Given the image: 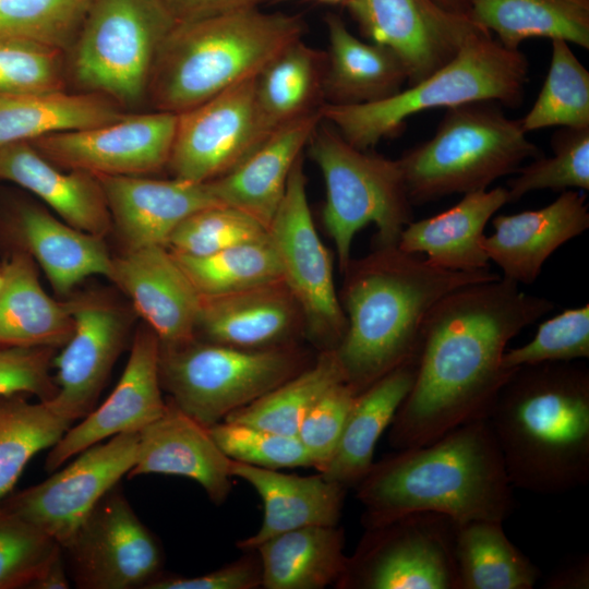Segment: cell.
<instances>
[{
  "label": "cell",
  "instance_id": "cell-1",
  "mask_svg": "<svg viewBox=\"0 0 589 589\" xmlns=\"http://www.w3.org/2000/svg\"><path fill=\"white\" fill-rule=\"evenodd\" d=\"M555 308L500 277L443 297L424 320L413 384L389 428L395 449L421 446L486 418L515 372L503 366L507 344Z\"/></svg>",
  "mask_w": 589,
  "mask_h": 589
},
{
  "label": "cell",
  "instance_id": "cell-13",
  "mask_svg": "<svg viewBox=\"0 0 589 589\" xmlns=\"http://www.w3.org/2000/svg\"><path fill=\"white\" fill-rule=\"evenodd\" d=\"M81 589H145L160 576L163 551L128 498L113 486L61 546Z\"/></svg>",
  "mask_w": 589,
  "mask_h": 589
},
{
  "label": "cell",
  "instance_id": "cell-8",
  "mask_svg": "<svg viewBox=\"0 0 589 589\" xmlns=\"http://www.w3.org/2000/svg\"><path fill=\"white\" fill-rule=\"evenodd\" d=\"M308 145L324 179L323 223L340 269L345 272L350 262L354 235L369 224L377 228L378 247L397 245L412 221L399 161L354 147L329 123L318 124Z\"/></svg>",
  "mask_w": 589,
  "mask_h": 589
},
{
  "label": "cell",
  "instance_id": "cell-37",
  "mask_svg": "<svg viewBox=\"0 0 589 589\" xmlns=\"http://www.w3.org/2000/svg\"><path fill=\"white\" fill-rule=\"evenodd\" d=\"M503 521L456 522L455 558L458 589H532L539 568L514 545Z\"/></svg>",
  "mask_w": 589,
  "mask_h": 589
},
{
  "label": "cell",
  "instance_id": "cell-49",
  "mask_svg": "<svg viewBox=\"0 0 589 589\" xmlns=\"http://www.w3.org/2000/svg\"><path fill=\"white\" fill-rule=\"evenodd\" d=\"M61 52L0 43V95L63 89Z\"/></svg>",
  "mask_w": 589,
  "mask_h": 589
},
{
  "label": "cell",
  "instance_id": "cell-33",
  "mask_svg": "<svg viewBox=\"0 0 589 589\" xmlns=\"http://www.w3.org/2000/svg\"><path fill=\"white\" fill-rule=\"evenodd\" d=\"M344 532L337 526H308L277 534L261 543L262 587L321 589L340 580L348 557Z\"/></svg>",
  "mask_w": 589,
  "mask_h": 589
},
{
  "label": "cell",
  "instance_id": "cell-48",
  "mask_svg": "<svg viewBox=\"0 0 589 589\" xmlns=\"http://www.w3.org/2000/svg\"><path fill=\"white\" fill-rule=\"evenodd\" d=\"M358 393L342 381L329 387L304 416L297 437L312 467L322 472L330 461Z\"/></svg>",
  "mask_w": 589,
  "mask_h": 589
},
{
  "label": "cell",
  "instance_id": "cell-40",
  "mask_svg": "<svg viewBox=\"0 0 589 589\" xmlns=\"http://www.w3.org/2000/svg\"><path fill=\"white\" fill-rule=\"evenodd\" d=\"M172 254L202 298L233 293L283 279L268 236L203 256Z\"/></svg>",
  "mask_w": 589,
  "mask_h": 589
},
{
  "label": "cell",
  "instance_id": "cell-51",
  "mask_svg": "<svg viewBox=\"0 0 589 589\" xmlns=\"http://www.w3.org/2000/svg\"><path fill=\"white\" fill-rule=\"evenodd\" d=\"M262 586L260 557L249 555L196 577L159 576L145 589H253Z\"/></svg>",
  "mask_w": 589,
  "mask_h": 589
},
{
  "label": "cell",
  "instance_id": "cell-27",
  "mask_svg": "<svg viewBox=\"0 0 589 589\" xmlns=\"http://www.w3.org/2000/svg\"><path fill=\"white\" fill-rule=\"evenodd\" d=\"M509 203L506 188L464 194L450 208L432 217L410 221L397 247L408 253L425 254L432 265L449 271L476 272L489 268L482 248L484 228L491 217Z\"/></svg>",
  "mask_w": 589,
  "mask_h": 589
},
{
  "label": "cell",
  "instance_id": "cell-57",
  "mask_svg": "<svg viewBox=\"0 0 589 589\" xmlns=\"http://www.w3.org/2000/svg\"><path fill=\"white\" fill-rule=\"evenodd\" d=\"M1 283H2V272H1V268H0V286H1Z\"/></svg>",
  "mask_w": 589,
  "mask_h": 589
},
{
  "label": "cell",
  "instance_id": "cell-3",
  "mask_svg": "<svg viewBox=\"0 0 589 589\" xmlns=\"http://www.w3.org/2000/svg\"><path fill=\"white\" fill-rule=\"evenodd\" d=\"M397 450L374 462L357 485L366 528L417 512L456 522L504 521L512 513L514 488L486 418Z\"/></svg>",
  "mask_w": 589,
  "mask_h": 589
},
{
  "label": "cell",
  "instance_id": "cell-32",
  "mask_svg": "<svg viewBox=\"0 0 589 589\" xmlns=\"http://www.w3.org/2000/svg\"><path fill=\"white\" fill-rule=\"evenodd\" d=\"M417 356L360 392L337 448L320 472L345 489L357 486L373 466L376 444L390 425L414 381Z\"/></svg>",
  "mask_w": 589,
  "mask_h": 589
},
{
  "label": "cell",
  "instance_id": "cell-20",
  "mask_svg": "<svg viewBox=\"0 0 589 589\" xmlns=\"http://www.w3.org/2000/svg\"><path fill=\"white\" fill-rule=\"evenodd\" d=\"M110 280L129 296L161 347L194 339L202 297L165 245L130 249L113 259Z\"/></svg>",
  "mask_w": 589,
  "mask_h": 589
},
{
  "label": "cell",
  "instance_id": "cell-35",
  "mask_svg": "<svg viewBox=\"0 0 589 589\" xmlns=\"http://www.w3.org/2000/svg\"><path fill=\"white\" fill-rule=\"evenodd\" d=\"M326 55L298 39L255 76L262 120L273 135L281 128L320 112L324 101Z\"/></svg>",
  "mask_w": 589,
  "mask_h": 589
},
{
  "label": "cell",
  "instance_id": "cell-39",
  "mask_svg": "<svg viewBox=\"0 0 589 589\" xmlns=\"http://www.w3.org/2000/svg\"><path fill=\"white\" fill-rule=\"evenodd\" d=\"M342 381L345 376L335 350H324L311 366L224 420L297 436L312 406L329 387Z\"/></svg>",
  "mask_w": 589,
  "mask_h": 589
},
{
  "label": "cell",
  "instance_id": "cell-7",
  "mask_svg": "<svg viewBox=\"0 0 589 589\" xmlns=\"http://www.w3.org/2000/svg\"><path fill=\"white\" fill-rule=\"evenodd\" d=\"M446 109L435 134L398 159L411 204L486 190L541 156L521 121L507 118L496 101Z\"/></svg>",
  "mask_w": 589,
  "mask_h": 589
},
{
  "label": "cell",
  "instance_id": "cell-46",
  "mask_svg": "<svg viewBox=\"0 0 589 589\" xmlns=\"http://www.w3.org/2000/svg\"><path fill=\"white\" fill-rule=\"evenodd\" d=\"M207 430L221 452L233 461L276 470L312 467L297 436L226 420Z\"/></svg>",
  "mask_w": 589,
  "mask_h": 589
},
{
  "label": "cell",
  "instance_id": "cell-26",
  "mask_svg": "<svg viewBox=\"0 0 589 589\" xmlns=\"http://www.w3.org/2000/svg\"><path fill=\"white\" fill-rule=\"evenodd\" d=\"M321 120L320 110L281 128L233 170L207 181L215 200L268 228L285 195L291 169Z\"/></svg>",
  "mask_w": 589,
  "mask_h": 589
},
{
  "label": "cell",
  "instance_id": "cell-22",
  "mask_svg": "<svg viewBox=\"0 0 589 589\" xmlns=\"http://www.w3.org/2000/svg\"><path fill=\"white\" fill-rule=\"evenodd\" d=\"M96 176V175H95ZM110 216L128 250L165 245L191 214L219 204L207 182L139 176H96Z\"/></svg>",
  "mask_w": 589,
  "mask_h": 589
},
{
  "label": "cell",
  "instance_id": "cell-54",
  "mask_svg": "<svg viewBox=\"0 0 589 589\" xmlns=\"http://www.w3.org/2000/svg\"><path fill=\"white\" fill-rule=\"evenodd\" d=\"M71 579L68 573L62 548L47 564L39 576L31 585L33 589H68Z\"/></svg>",
  "mask_w": 589,
  "mask_h": 589
},
{
  "label": "cell",
  "instance_id": "cell-2",
  "mask_svg": "<svg viewBox=\"0 0 589 589\" xmlns=\"http://www.w3.org/2000/svg\"><path fill=\"white\" fill-rule=\"evenodd\" d=\"M341 294L347 327L334 349L345 381L359 394L417 356L431 309L447 293L500 276L449 271L397 245L350 260Z\"/></svg>",
  "mask_w": 589,
  "mask_h": 589
},
{
  "label": "cell",
  "instance_id": "cell-34",
  "mask_svg": "<svg viewBox=\"0 0 589 589\" xmlns=\"http://www.w3.org/2000/svg\"><path fill=\"white\" fill-rule=\"evenodd\" d=\"M125 115L103 95L63 89L0 95V147L111 123Z\"/></svg>",
  "mask_w": 589,
  "mask_h": 589
},
{
  "label": "cell",
  "instance_id": "cell-52",
  "mask_svg": "<svg viewBox=\"0 0 589 589\" xmlns=\"http://www.w3.org/2000/svg\"><path fill=\"white\" fill-rule=\"evenodd\" d=\"M267 0H160L176 22H188L229 12L255 9Z\"/></svg>",
  "mask_w": 589,
  "mask_h": 589
},
{
  "label": "cell",
  "instance_id": "cell-42",
  "mask_svg": "<svg viewBox=\"0 0 589 589\" xmlns=\"http://www.w3.org/2000/svg\"><path fill=\"white\" fill-rule=\"evenodd\" d=\"M92 0H0V43L62 52L81 29Z\"/></svg>",
  "mask_w": 589,
  "mask_h": 589
},
{
  "label": "cell",
  "instance_id": "cell-24",
  "mask_svg": "<svg viewBox=\"0 0 589 589\" xmlns=\"http://www.w3.org/2000/svg\"><path fill=\"white\" fill-rule=\"evenodd\" d=\"M300 315L298 302L281 279L202 298L196 330L214 344L251 350L276 348L285 346Z\"/></svg>",
  "mask_w": 589,
  "mask_h": 589
},
{
  "label": "cell",
  "instance_id": "cell-5",
  "mask_svg": "<svg viewBox=\"0 0 589 589\" xmlns=\"http://www.w3.org/2000/svg\"><path fill=\"white\" fill-rule=\"evenodd\" d=\"M304 29L299 15L259 8L176 22L158 50L147 92L158 111L181 113L256 76Z\"/></svg>",
  "mask_w": 589,
  "mask_h": 589
},
{
  "label": "cell",
  "instance_id": "cell-4",
  "mask_svg": "<svg viewBox=\"0 0 589 589\" xmlns=\"http://www.w3.org/2000/svg\"><path fill=\"white\" fill-rule=\"evenodd\" d=\"M486 419L513 488L561 494L589 481V370L551 362L516 369Z\"/></svg>",
  "mask_w": 589,
  "mask_h": 589
},
{
  "label": "cell",
  "instance_id": "cell-16",
  "mask_svg": "<svg viewBox=\"0 0 589 589\" xmlns=\"http://www.w3.org/2000/svg\"><path fill=\"white\" fill-rule=\"evenodd\" d=\"M350 16L370 43L402 61L410 85L449 62L482 27L436 0H347Z\"/></svg>",
  "mask_w": 589,
  "mask_h": 589
},
{
  "label": "cell",
  "instance_id": "cell-53",
  "mask_svg": "<svg viewBox=\"0 0 589 589\" xmlns=\"http://www.w3.org/2000/svg\"><path fill=\"white\" fill-rule=\"evenodd\" d=\"M546 589H588L589 556L581 554L556 567L543 581Z\"/></svg>",
  "mask_w": 589,
  "mask_h": 589
},
{
  "label": "cell",
  "instance_id": "cell-21",
  "mask_svg": "<svg viewBox=\"0 0 589 589\" xmlns=\"http://www.w3.org/2000/svg\"><path fill=\"white\" fill-rule=\"evenodd\" d=\"M494 232L482 239V248L503 272V277L532 284L545 261L561 245L589 227L586 196L566 190L551 204L534 211L493 218Z\"/></svg>",
  "mask_w": 589,
  "mask_h": 589
},
{
  "label": "cell",
  "instance_id": "cell-29",
  "mask_svg": "<svg viewBox=\"0 0 589 589\" xmlns=\"http://www.w3.org/2000/svg\"><path fill=\"white\" fill-rule=\"evenodd\" d=\"M11 218L22 249L39 263L56 292L68 293L92 275L111 278L113 259L103 237L62 223L29 203H17Z\"/></svg>",
  "mask_w": 589,
  "mask_h": 589
},
{
  "label": "cell",
  "instance_id": "cell-12",
  "mask_svg": "<svg viewBox=\"0 0 589 589\" xmlns=\"http://www.w3.org/2000/svg\"><path fill=\"white\" fill-rule=\"evenodd\" d=\"M267 236L310 336L326 346L325 350L335 349L346 332L347 320L335 289L332 256L310 211L302 155L291 169Z\"/></svg>",
  "mask_w": 589,
  "mask_h": 589
},
{
  "label": "cell",
  "instance_id": "cell-45",
  "mask_svg": "<svg viewBox=\"0 0 589 589\" xmlns=\"http://www.w3.org/2000/svg\"><path fill=\"white\" fill-rule=\"evenodd\" d=\"M61 545L0 503V589L29 588Z\"/></svg>",
  "mask_w": 589,
  "mask_h": 589
},
{
  "label": "cell",
  "instance_id": "cell-19",
  "mask_svg": "<svg viewBox=\"0 0 589 589\" xmlns=\"http://www.w3.org/2000/svg\"><path fill=\"white\" fill-rule=\"evenodd\" d=\"M73 333L53 358L58 392L53 407L73 422L95 407L128 334V320L118 308L98 299L68 302Z\"/></svg>",
  "mask_w": 589,
  "mask_h": 589
},
{
  "label": "cell",
  "instance_id": "cell-43",
  "mask_svg": "<svg viewBox=\"0 0 589 589\" xmlns=\"http://www.w3.org/2000/svg\"><path fill=\"white\" fill-rule=\"evenodd\" d=\"M553 155L520 167L507 183L509 203L537 190H589V128H562L552 140Z\"/></svg>",
  "mask_w": 589,
  "mask_h": 589
},
{
  "label": "cell",
  "instance_id": "cell-14",
  "mask_svg": "<svg viewBox=\"0 0 589 589\" xmlns=\"http://www.w3.org/2000/svg\"><path fill=\"white\" fill-rule=\"evenodd\" d=\"M271 136L253 76L178 113L168 166L173 178L207 182L233 170Z\"/></svg>",
  "mask_w": 589,
  "mask_h": 589
},
{
  "label": "cell",
  "instance_id": "cell-41",
  "mask_svg": "<svg viewBox=\"0 0 589 589\" xmlns=\"http://www.w3.org/2000/svg\"><path fill=\"white\" fill-rule=\"evenodd\" d=\"M545 81L520 119L526 133L549 127L589 128V72L562 39H553Z\"/></svg>",
  "mask_w": 589,
  "mask_h": 589
},
{
  "label": "cell",
  "instance_id": "cell-36",
  "mask_svg": "<svg viewBox=\"0 0 589 589\" xmlns=\"http://www.w3.org/2000/svg\"><path fill=\"white\" fill-rule=\"evenodd\" d=\"M468 16L508 49L531 37L589 48V0H468Z\"/></svg>",
  "mask_w": 589,
  "mask_h": 589
},
{
  "label": "cell",
  "instance_id": "cell-44",
  "mask_svg": "<svg viewBox=\"0 0 589 589\" xmlns=\"http://www.w3.org/2000/svg\"><path fill=\"white\" fill-rule=\"evenodd\" d=\"M266 237L267 228L255 218L227 205H214L183 219L166 248L177 254L203 256Z\"/></svg>",
  "mask_w": 589,
  "mask_h": 589
},
{
  "label": "cell",
  "instance_id": "cell-30",
  "mask_svg": "<svg viewBox=\"0 0 589 589\" xmlns=\"http://www.w3.org/2000/svg\"><path fill=\"white\" fill-rule=\"evenodd\" d=\"M325 23L328 36L324 74L325 104H370L401 91L408 81V73L393 50L359 39L335 14H328Z\"/></svg>",
  "mask_w": 589,
  "mask_h": 589
},
{
  "label": "cell",
  "instance_id": "cell-11",
  "mask_svg": "<svg viewBox=\"0 0 589 589\" xmlns=\"http://www.w3.org/2000/svg\"><path fill=\"white\" fill-rule=\"evenodd\" d=\"M456 521L417 512L366 528L337 582L356 589H458Z\"/></svg>",
  "mask_w": 589,
  "mask_h": 589
},
{
  "label": "cell",
  "instance_id": "cell-47",
  "mask_svg": "<svg viewBox=\"0 0 589 589\" xmlns=\"http://www.w3.org/2000/svg\"><path fill=\"white\" fill-rule=\"evenodd\" d=\"M589 358V304L566 309L541 323L527 344L506 350L503 366L516 370L551 362Z\"/></svg>",
  "mask_w": 589,
  "mask_h": 589
},
{
  "label": "cell",
  "instance_id": "cell-25",
  "mask_svg": "<svg viewBox=\"0 0 589 589\" xmlns=\"http://www.w3.org/2000/svg\"><path fill=\"white\" fill-rule=\"evenodd\" d=\"M230 473L254 488L264 506L260 529L238 542L253 551L268 539L308 526H337L346 489L321 473L301 477L231 460Z\"/></svg>",
  "mask_w": 589,
  "mask_h": 589
},
{
  "label": "cell",
  "instance_id": "cell-17",
  "mask_svg": "<svg viewBox=\"0 0 589 589\" xmlns=\"http://www.w3.org/2000/svg\"><path fill=\"white\" fill-rule=\"evenodd\" d=\"M178 115H125L91 129L53 133L28 141L56 166L93 175L140 176L168 165Z\"/></svg>",
  "mask_w": 589,
  "mask_h": 589
},
{
  "label": "cell",
  "instance_id": "cell-55",
  "mask_svg": "<svg viewBox=\"0 0 589 589\" xmlns=\"http://www.w3.org/2000/svg\"><path fill=\"white\" fill-rule=\"evenodd\" d=\"M445 9L468 15V0H436Z\"/></svg>",
  "mask_w": 589,
  "mask_h": 589
},
{
  "label": "cell",
  "instance_id": "cell-10",
  "mask_svg": "<svg viewBox=\"0 0 589 589\" xmlns=\"http://www.w3.org/2000/svg\"><path fill=\"white\" fill-rule=\"evenodd\" d=\"M175 24L160 0H92L73 43L76 81L91 93L139 101Z\"/></svg>",
  "mask_w": 589,
  "mask_h": 589
},
{
  "label": "cell",
  "instance_id": "cell-23",
  "mask_svg": "<svg viewBox=\"0 0 589 589\" xmlns=\"http://www.w3.org/2000/svg\"><path fill=\"white\" fill-rule=\"evenodd\" d=\"M231 459L207 428L182 411L171 399L164 413L139 432L136 460L127 477L159 473L197 482L216 504L231 489Z\"/></svg>",
  "mask_w": 589,
  "mask_h": 589
},
{
  "label": "cell",
  "instance_id": "cell-9",
  "mask_svg": "<svg viewBox=\"0 0 589 589\" xmlns=\"http://www.w3.org/2000/svg\"><path fill=\"white\" fill-rule=\"evenodd\" d=\"M302 358L286 346L241 349L199 342L161 347V387L187 414L208 428L301 371Z\"/></svg>",
  "mask_w": 589,
  "mask_h": 589
},
{
  "label": "cell",
  "instance_id": "cell-6",
  "mask_svg": "<svg viewBox=\"0 0 589 589\" xmlns=\"http://www.w3.org/2000/svg\"><path fill=\"white\" fill-rule=\"evenodd\" d=\"M527 77L526 57L481 28L449 62L409 88L370 104H324L321 116L349 144L369 149L399 131L407 118L424 110L476 101L516 106L521 101Z\"/></svg>",
  "mask_w": 589,
  "mask_h": 589
},
{
  "label": "cell",
  "instance_id": "cell-18",
  "mask_svg": "<svg viewBox=\"0 0 589 589\" xmlns=\"http://www.w3.org/2000/svg\"><path fill=\"white\" fill-rule=\"evenodd\" d=\"M159 356L157 335L149 327L139 328L118 384L97 409L70 426L50 447L45 460L48 472L106 438L140 432L164 413L167 401L161 395Z\"/></svg>",
  "mask_w": 589,
  "mask_h": 589
},
{
  "label": "cell",
  "instance_id": "cell-15",
  "mask_svg": "<svg viewBox=\"0 0 589 589\" xmlns=\"http://www.w3.org/2000/svg\"><path fill=\"white\" fill-rule=\"evenodd\" d=\"M137 443L139 432H132L92 445L62 470L0 503L63 546L100 498L132 469Z\"/></svg>",
  "mask_w": 589,
  "mask_h": 589
},
{
  "label": "cell",
  "instance_id": "cell-56",
  "mask_svg": "<svg viewBox=\"0 0 589 589\" xmlns=\"http://www.w3.org/2000/svg\"><path fill=\"white\" fill-rule=\"evenodd\" d=\"M321 3H327V4H338V3H346L347 0H316Z\"/></svg>",
  "mask_w": 589,
  "mask_h": 589
},
{
  "label": "cell",
  "instance_id": "cell-50",
  "mask_svg": "<svg viewBox=\"0 0 589 589\" xmlns=\"http://www.w3.org/2000/svg\"><path fill=\"white\" fill-rule=\"evenodd\" d=\"M55 348L0 346V395L31 394L41 401L58 392L50 370Z\"/></svg>",
  "mask_w": 589,
  "mask_h": 589
},
{
  "label": "cell",
  "instance_id": "cell-28",
  "mask_svg": "<svg viewBox=\"0 0 589 589\" xmlns=\"http://www.w3.org/2000/svg\"><path fill=\"white\" fill-rule=\"evenodd\" d=\"M0 181L34 193L76 229L104 237L110 228V212L97 177L83 170H59L29 142L0 147Z\"/></svg>",
  "mask_w": 589,
  "mask_h": 589
},
{
  "label": "cell",
  "instance_id": "cell-31",
  "mask_svg": "<svg viewBox=\"0 0 589 589\" xmlns=\"http://www.w3.org/2000/svg\"><path fill=\"white\" fill-rule=\"evenodd\" d=\"M1 272L0 346L63 347L74 327L69 304L46 293L31 254L13 251Z\"/></svg>",
  "mask_w": 589,
  "mask_h": 589
},
{
  "label": "cell",
  "instance_id": "cell-38",
  "mask_svg": "<svg viewBox=\"0 0 589 589\" xmlns=\"http://www.w3.org/2000/svg\"><path fill=\"white\" fill-rule=\"evenodd\" d=\"M72 423L50 401L29 402L25 394L0 395V501L31 458L52 447Z\"/></svg>",
  "mask_w": 589,
  "mask_h": 589
}]
</instances>
